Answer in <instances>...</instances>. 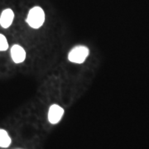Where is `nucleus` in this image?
Segmentation results:
<instances>
[{"instance_id":"3","label":"nucleus","mask_w":149,"mask_h":149,"mask_svg":"<svg viewBox=\"0 0 149 149\" xmlns=\"http://www.w3.org/2000/svg\"><path fill=\"white\" fill-rule=\"evenodd\" d=\"M64 114L63 108L59 106L58 104H52L50 107L48 111V120L52 124H56L60 122Z\"/></svg>"},{"instance_id":"7","label":"nucleus","mask_w":149,"mask_h":149,"mask_svg":"<svg viewBox=\"0 0 149 149\" xmlns=\"http://www.w3.org/2000/svg\"><path fill=\"white\" fill-rule=\"evenodd\" d=\"M8 49V43L4 35L0 34V52L7 51Z\"/></svg>"},{"instance_id":"2","label":"nucleus","mask_w":149,"mask_h":149,"mask_svg":"<svg viewBox=\"0 0 149 149\" xmlns=\"http://www.w3.org/2000/svg\"><path fill=\"white\" fill-rule=\"evenodd\" d=\"M90 54L89 49L85 46H76L68 54V60L72 63L82 64Z\"/></svg>"},{"instance_id":"6","label":"nucleus","mask_w":149,"mask_h":149,"mask_svg":"<svg viewBox=\"0 0 149 149\" xmlns=\"http://www.w3.org/2000/svg\"><path fill=\"white\" fill-rule=\"evenodd\" d=\"M11 144V139L8 133L3 129H0V147L8 148Z\"/></svg>"},{"instance_id":"4","label":"nucleus","mask_w":149,"mask_h":149,"mask_svg":"<svg viewBox=\"0 0 149 149\" xmlns=\"http://www.w3.org/2000/svg\"><path fill=\"white\" fill-rule=\"evenodd\" d=\"M10 52L13 61L17 64L23 62L26 59V52L24 48L19 45H13L11 47Z\"/></svg>"},{"instance_id":"5","label":"nucleus","mask_w":149,"mask_h":149,"mask_svg":"<svg viewBox=\"0 0 149 149\" xmlns=\"http://www.w3.org/2000/svg\"><path fill=\"white\" fill-rule=\"evenodd\" d=\"M14 19V13L10 8L3 10L0 16V25L3 28H8Z\"/></svg>"},{"instance_id":"1","label":"nucleus","mask_w":149,"mask_h":149,"mask_svg":"<svg viewBox=\"0 0 149 149\" xmlns=\"http://www.w3.org/2000/svg\"><path fill=\"white\" fill-rule=\"evenodd\" d=\"M27 23L34 29H38L45 22V13L41 7H33L30 9L26 19Z\"/></svg>"}]
</instances>
